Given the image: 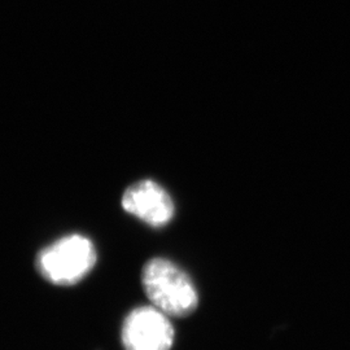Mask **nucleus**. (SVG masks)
Segmentation results:
<instances>
[{"label":"nucleus","mask_w":350,"mask_h":350,"mask_svg":"<svg viewBox=\"0 0 350 350\" xmlns=\"http://www.w3.org/2000/svg\"><path fill=\"white\" fill-rule=\"evenodd\" d=\"M174 327L169 317L154 306H140L127 314L121 340L125 350H170Z\"/></svg>","instance_id":"nucleus-3"},{"label":"nucleus","mask_w":350,"mask_h":350,"mask_svg":"<svg viewBox=\"0 0 350 350\" xmlns=\"http://www.w3.org/2000/svg\"><path fill=\"white\" fill-rule=\"evenodd\" d=\"M121 204L125 212L154 228L169 225L174 218L173 199L152 179H142L126 188Z\"/></svg>","instance_id":"nucleus-4"},{"label":"nucleus","mask_w":350,"mask_h":350,"mask_svg":"<svg viewBox=\"0 0 350 350\" xmlns=\"http://www.w3.org/2000/svg\"><path fill=\"white\" fill-rule=\"evenodd\" d=\"M142 286L152 306L167 317L186 318L199 306V295L192 279L166 258H152L144 265Z\"/></svg>","instance_id":"nucleus-1"},{"label":"nucleus","mask_w":350,"mask_h":350,"mask_svg":"<svg viewBox=\"0 0 350 350\" xmlns=\"http://www.w3.org/2000/svg\"><path fill=\"white\" fill-rule=\"evenodd\" d=\"M98 261L90 239L73 234L56 240L38 254L37 269L46 280L56 286H75L88 275Z\"/></svg>","instance_id":"nucleus-2"}]
</instances>
